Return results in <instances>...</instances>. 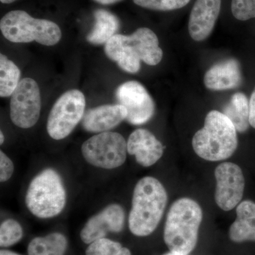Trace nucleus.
Listing matches in <instances>:
<instances>
[{
  "label": "nucleus",
  "instance_id": "1",
  "mask_svg": "<svg viewBox=\"0 0 255 255\" xmlns=\"http://www.w3.org/2000/svg\"><path fill=\"white\" fill-rule=\"evenodd\" d=\"M105 52L124 71L136 73L140 62L148 65H158L163 56L159 40L150 28H137L131 35L116 34L105 45Z\"/></svg>",
  "mask_w": 255,
  "mask_h": 255
},
{
  "label": "nucleus",
  "instance_id": "2",
  "mask_svg": "<svg viewBox=\"0 0 255 255\" xmlns=\"http://www.w3.org/2000/svg\"><path fill=\"white\" fill-rule=\"evenodd\" d=\"M167 203V191L158 179L152 177L140 179L132 194L128 217L130 232L139 237L153 233L162 219Z\"/></svg>",
  "mask_w": 255,
  "mask_h": 255
},
{
  "label": "nucleus",
  "instance_id": "3",
  "mask_svg": "<svg viewBox=\"0 0 255 255\" xmlns=\"http://www.w3.org/2000/svg\"><path fill=\"white\" fill-rule=\"evenodd\" d=\"M203 211L196 201L182 198L171 206L166 219L164 240L172 253L188 255L197 244Z\"/></svg>",
  "mask_w": 255,
  "mask_h": 255
},
{
  "label": "nucleus",
  "instance_id": "4",
  "mask_svg": "<svg viewBox=\"0 0 255 255\" xmlns=\"http://www.w3.org/2000/svg\"><path fill=\"white\" fill-rule=\"evenodd\" d=\"M238 144L237 130L232 122L216 110L207 114L204 127L192 139L196 155L212 162L231 157L237 150Z\"/></svg>",
  "mask_w": 255,
  "mask_h": 255
},
{
  "label": "nucleus",
  "instance_id": "5",
  "mask_svg": "<svg viewBox=\"0 0 255 255\" xmlns=\"http://www.w3.org/2000/svg\"><path fill=\"white\" fill-rule=\"evenodd\" d=\"M0 30L4 38L12 43L36 41L51 46L62 38L58 24L49 20L32 17L23 10H14L5 14L0 21Z\"/></svg>",
  "mask_w": 255,
  "mask_h": 255
},
{
  "label": "nucleus",
  "instance_id": "6",
  "mask_svg": "<svg viewBox=\"0 0 255 255\" xmlns=\"http://www.w3.org/2000/svg\"><path fill=\"white\" fill-rule=\"evenodd\" d=\"M66 198V191L59 174L54 169H46L32 179L25 203L33 216L50 219L63 211Z\"/></svg>",
  "mask_w": 255,
  "mask_h": 255
},
{
  "label": "nucleus",
  "instance_id": "7",
  "mask_svg": "<svg viewBox=\"0 0 255 255\" xmlns=\"http://www.w3.org/2000/svg\"><path fill=\"white\" fill-rule=\"evenodd\" d=\"M81 150L84 158L92 165L102 169H115L126 162L127 142L119 132H101L84 142Z\"/></svg>",
  "mask_w": 255,
  "mask_h": 255
},
{
  "label": "nucleus",
  "instance_id": "8",
  "mask_svg": "<svg viewBox=\"0 0 255 255\" xmlns=\"http://www.w3.org/2000/svg\"><path fill=\"white\" fill-rule=\"evenodd\" d=\"M86 100L78 90L65 92L55 102L47 121V132L54 140L68 137L85 114Z\"/></svg>",
  "mask_w": 255,
  "mask_h": 255
},
{
  "label": "nucleus",
  "instance_id": "9",
  "mask_svg": "<svg viewBox=\"0 0 255 255\" xmlns=\"http://www.w3.org/2000/svg\"><path fill=\"white\" fill-rule=\"evenodd\" d=\"M41 110L38 84L31 78H23L11 96L10 118L16 127L30 128L36 125Z\"/></svg>",
  "mask_w": 255,
  "mask_h": 255
},
{
  "label": "nucleus",
  "instance_id": "10",
  "mask_svg": "<svg viewBox=\"0 0 255 255\" xmlns=\"http://www.w3.org/2000/svg\"><path fill=\"white\" fill-rule=\"evenodd\" d=\"M116 97L119 105L127 110L126 120L132 125L146 123L155 114V103L140 82L128 81L122 84L117 88Z\"/></svg>",
  "mask_w": 255,
  "mask_h": 255
},
{
  "label": "nucleus",
  "instance_id": "11",
  "mask_svg": "<svg viewBox=\"0 0 255 255\" xmlns=\"http://www.w3.org/2000/svg\"><path fill=\"white\" fill-rule=\"evenodd\" d=\"M214 174L216 180V204L223 211H231L243 199L246 186L243 171L238 164L223 162L216 167Z\"/></svg>",
  "mask_w": 255,
  "mask_h": 255
},
{
  "label": "nucleus",
  "instance_id": "12",
  "mask_svg": "<svg viewBox=\"0 0 255 255\" xmlns=\"http://www.w3.org/2000/svg\"><path fill=\"white\" fill-rule=\"evenodd\" d=\"M125 223V212L119 204H111L87 221L80 233L86 244L105 238L109 233H120Z\"/></svg>",
  "mask_w": 255,
  "mask_h": 255
},
{
  "label": "nucleus",
  "instance_id": "13",
  "mask_svg": "<svg viewBox=\"0 0 255 255\" xmlns=\"http://www.w3.org/2000/svg\"><path fill=\"white\" fill-rule=\"evenodd\" d=\"M221 0H196L189 20V33L194 41H205L212 33L221 11Z\"/></svg>",
  "mask_w": 255,
  "mask_h": 255
},
{
  "label": "nucleus",
  "instance_id": "14",
  "mask_svg": "<svg viewBox=\"0 0 255 255\" xmlns=\"http://www.w3.org/2000/svg\"><path fill=\"white\" fill-rule=\"evenodd\" d=\"M128 153L134 155L137 163L148 167L155 164L163 155L164 147L155 135L146 129H137L127 141Z\"/></svg>",
  "mask_w": 255,
  "mask_h": 255
},
{
  "label": "nucleus",
  "instance_id": "15",
  "mask_svg": "<svg viewBox=\"0 0 255 255\" xmlns=\"http://www.w3.org/2000/svg\"><path fill=\"white\" fill-rule=\"evenodd\" d=\"M127 117V110L119 104L102 105L87 110L82 118V125L87 131L101 133L117 127Z\"/></svg>",
  "mask_w": 255,
  "mask_h": 255
},
{
  "label": "nucleus",
  "instance_id": "16",
  "mask_svg": "<svg viewBox=\"0 0 255 255\" xmlns=\"http://www.w3.org/2000/svg\"><path fill=\"white\" fill-rule=\"evenodd\" d=\"M206 88L223 91L241 85V66L238 60L228 59L214 65L206 72L204 79Z\"/></svg>",
  "mask_w": 255,
  "mask_h": 255
},
{
  "label": "nucleus",
  "instance_id": "17",
  "mask_svg": "<svg viewBox=\"0 0 255 255\" xmlns=\"http://www.w3.org/2000/svg\"><path fill=\"white\" fill-rule=\"evenodd\" d=\"M230 239L235 243L255 241V203L242 201L236 209V219L229 230Z\"/></svg>",
  "mask_w": 255,
  "mask_h": 255
},
{
  "label": "nucleus",
  "instance_id": "18",
  "mask_svg": "<svg viewBox=\"0 0 255 255\" xmlns=\"http://www.w3.org/2000/svg\"><path fill=\"white\" fill-rule=\"evenodd\" d=\"M94 16L95 25L87 35V41L93 45H105L112 37L117 34L120 26L118 18L105 9L96 10Z\"/></svg>",
  "mask_w": 255,
  "mask_h": 255
},
{
  "label": "nucleus",
  "instance_id": "19",
  "mask_svg": "<svg viewBox=\"0 0 255 255\" xmlns=\"http://www.w3.org/2000/svg\"><path fill=\"white\" fill-rule=\"evenodd\" d=\"M223 114L232 122L237 131L244 132L250 126V105L246 95L242 92L234 94Z\"/></svg>",
  "mask_w": 255,
  "mask_h": 255
},
{
  "label": "nucleus",
  "instance_id": "20",
  "mask_svg": "<svg viewBox=\"0 0 255 255\" xmlns=\"http://www.w3.org/2000/svg\"><path fill=\"white\" fill-rule=\"evenodd\" d=\"M68 241L63 234L51 233L45 237L35 238L28 246V255H64Z\"/></svg>",
  "mask_w": 255,
  "mask_h": 255
},
{
  "label": "nucleus",
  "instance_id": "21",
  "mask_svg": "<svg viewBox=\"0 0 255 255\" xmlns=\"http://www.w3.org/2000/svg\"><path fill=\"white\" fill-rule=\"evenodd\" d=\"M21 72L14 62L2 53L0 54V97H8L16 90Z\"/></svg>",
  "mask_w": 255,
  "mask_h": 255
},
{
  "label": "nucleus",
  "instance_id": "22",
  "mask_svg": "<svg viewBox=\"0 0 255 255\" xmlns=\"http://www.w3.org/2000/svg\"><path fill=\"white\" fill-rule=\"evenodd\" d=\"M23 230L21 225L13 219L4 221L0 226V246L2 248L14 246L21 241Z\"/></svg>",
  "mask_w": 255,
  "mask_h": 255
},
{
  "label": "nucleus",
  "instance_id": "23",
  "mask_svg": "<svg viewBox=\"0 0 255 255\" xmlns=\"http://www.w3.org/2000/svg\"><path fill=\"white\" fill-rule=\"evenodd\" d=\"M134 3L146 9L157 11H172L181 9L190 0H133Z\"/></svg>",
  "mask_w": 255,
  "mask_h": 255
},
{
  "label": "nucleus",
  "instance_id": "24",
  "mask_svg": "<svg viewBox=\"0 0 255 255\" xmlns=\"http://www.w3.org/2000/svg\"><path fill=\"white\" fill-rule=\"evenodd\" d=\"M123 247L117 242L101 238L92 243L87 248L86 255H116Z\"/></svg>",
  "mask_w": 255,
  "mask_h": 255
},
{
  "label": "nucleus",
  "instance_id": "25",
  "mask_svg": "<svg viewBox=\"0 0 255 255\" xmlns=\"http://www.w3.org/2000/svg\"><path fill=\"white\" fill-rule=\"evenodd\" d=\"M231 11L240 21L255 18V0H232Z\"/></svg>",
  "mask_w": 255,
  "mask_h": 255
},
{
  "label": "nucleus",
  "instance_id": "26",
  "mask_svg": "<svg viewBox=\"0 0 255 255\" xmlns=\"http://www.w3.org/2000/svg\"><path fill=\"white\" fill-rule=\"evenodd\" d=\"M14 167L12 161L2 151H0V181L5 182L9 180L14 173Z\"/></svg>",
  "mask_w": 255,
  "mask_h": 255
},
{
  "label": "nucleus",
  "instance_id": "27",
  "mask_svg": "<svg viewBox=\"0 0 255 255\" xmlns=\"http://www.w3.org/2000/svg\"><path fill=\"white\" fill-rule=\"evenodd\" d=\"M250 105V124L255 128V87L252 93Z\"/></svg>",
  "mask_w": 255,
  "mask_h": 255
},
{
  "label": "nucleus",
  "instance_id": "28",
  "mask_svg": "<svg viewBox=\"0 0 255 255\" xmlns=\"http://www.w3.org/2000/svg\"><path fill=\"white\" fill-rule=\"evenodd\" d=\"M94 1L102 4H114V3L119 2V1H121L122 0H94Z\"/></svg>",
  "mask_w": 255,
  "mask_h": 255
},
{
  "label": "nucleus",
  "instance_id": "29",
  "mask_svg": "<svg viewBox=\"0 0 255 255\" xmlns=\"http://www.w3.org/2000/svg\"><path fill=\"white\" fill-rule=\"evenodd\" d=\"M116 255H131V253L128 248H122V250Z\"/></svg>",
  "mask_w": 255,
  "mask_h": 255
},
{
  "label": "nucleus",
  "instance_id": "30",
  "mask_svg": "<svg viewBox=\"0 0 255 255\" xmlns=\"http://www.w3.org/2000/svg\"><path fill=\"white\" fill-rule=\"evenodd\" d=\"M0 255H20L17 254V253H14V252L6 251V250H1V251H0Z\"/></svg>",
  "mask_w": 255,
  "mask_h": 255
},
{
  "label": "nucleus",
  "instance_id": "31",
  "mask_svg": "<svg viewBox=\"0 0 255 255\" xmlns=\"http://www.w3.org/2000/svg\"><path fill=\"white\" fill-rule=\"evenodd\" d=\"M0 1L3 4H11V3L14 2L16 0H0Z\"/></svg>",
  "mask_w": 255,
  "mask_h": 255
},
{
  "label": "nucleus",
  "instance_id": "32",
  "mask_svg": "<svg viewBox=\"0 0 255 255\" xmlns=\"http://www.w3.org/2000/svg\"><path fill=\"white\" fill-rule=\"evenodd\" d=\"M0 138H1V140H0V143H1V144H2L4 141V135H3V132L1 131L0 132Z\"/></svg>",
  "mask_w": 255,
  "mask_h": 255
},
{
  "label": "nucleus",
  "instance_id": "33",
  "mask_svg": "<svg viewBox=\"0 0 255 255\" xmlns=\"http://www.w3.org/2000/svg\"><path fill=\"white\" fill-rule=\"evenodd\" d=\"M164 255H180L175 254V253H172V252H170V253H167V254H166Z\"/></svg>",
  "mask_w": 255,
  "mask_h": 255
}]
</instances>
